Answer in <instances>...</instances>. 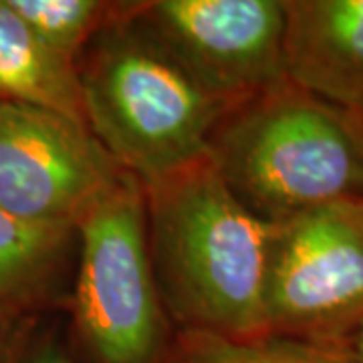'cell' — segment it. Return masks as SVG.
<instances>
[{
  "label": "cell",
  "mask_w": 363,
  "mask_h": 363,
  "mask_svg": "<svg viewBox=\"0 0 363 363\" xmlns=\"http://www.w3.org/2000/svg\"><path fill=\"white\" fill-rule=\"evenodd\" d=\"M26 327V319H0V363H9Z\"/></svg>",
  "instance_id": "cell-14"
},
{
  "label": "cell",
  "mask_w": 363,
  "mask_h": 363,
  "mask_svg": "<svg viewBox=\"0 0 363 363\" xmlns=\"http://www.w3.org/2000/svg\"><path fill=\"white\" fill-rule=\"evenodd\" d=\"M9 363H81L69 345L52 333L39 335L28 325L21 335Z\"/></svg>",
  "instance_id": "cell-13"
},
{
  "label": "cell",
  "mask_w": 363,
  "mask_h": 363,
  "mask_svg": "<svg viewBox=\"0 0 363 363\" xmlns=\"http://www.w3.org/2000/svg\"><path fill=\"white\" fill-rule=\"evenodd\" d=\"M128 2L77 63L87 125L117 164L152 182L208 156L228 107L202 89L133 16Z\"/></svg>",
  "instance_id": "cell-3"
},
{
  "label": "cell",
  "mask_w": 363,
  "mask_h": 363,
  "mask_svg": "<svg viewBox=\"0 0 363 363\" xmlns=\"http://www.w3.org/2000/svg\"><path fill=\"white\" fill-rule=\"evenodd\" d=\"M125 174L85 123L0 101V208L6 212L77 228Z\"/></svg>",
  "instance_id": "cell-7"
},
{
  "label": "cell",
  "mask_w": 363,
  "mask_h": 363,
  "mask_svg": "<svg viewBox=\"0 0 363 363\" xmlns=\"http://www.w3.org/2000/svg\"><path fill=\"white\" fill-rule=\"evenodd\" d=\"M208 160L230 192L271 224L363 198L359 117L289 81L228 109Z\"/></svg>",
  "instance_id": "cell-2"
},
{
  "label": "cell",
  "mask_w": 363,
  "mask_h": 363,
  "mask_svg": "<svg viewBox=\"0 0 363 363\" xmlns=\"http://www.w3.org/2000/svg\"><path fill=\"white\" fill-rule=\"evenodd\" d=\"M77 248V228L37 224L0 208V319H26L49 303Z\"/></svg>",
  "instance_id": "cell-9"
},
{
  "label": "cell",
  "mask_w": 363,
  "mask_h": 363,
  "mask_svg": "<svg viewBox=\"0 0 363 363\" xmlns=\"http://www.w3.org/2000/svg\"><path fill=\"white\" fill-rule=\"evenodd\" d=\"M142 184L150 259L174 327L233 341L269 337L279 224L250 212L208 156Z\"/></svg>",
  "instance_id": "cell-1"
},
{
  "label": "cell",
  "mask_w": 363,
  "mask_h": 363,
  "mask_svg": "<svg viewBox=\"0 0 363 363\" xmlns=\"http://www.w3.org/2000/svg\"><path fill=\"white\" fill-rule=\"evenodd\" d=\"M172 363H357L350 351L281 337L250 341L178 331Z\"/></svg>",
  "instance_id": "cell-12"
},
{
  "label": "cell",
  "mask_w": 363,
  "mask_h": 363,
  "mask_svg": "<svg viewBox=\"0 0 363 363\" xmlns=\"http://www.w3.org/2000/svg\"><path fill=\"white\" fill-rule=\"evenodd\" d=\"M0 101L49 109L87 125L77 65L51 51L9 0H0Z\"/></svg>",
  "instance_id": "cell-10"
},
{
  "label": "cell",
  "mask_w": 363,
  "mask_h": 363,
  "mask_svg": "<svg viewBox=\"0 0 363 363\" xmlns=\"http://www.w3.org/2000/svg\"><path fill=\"white\" fill-rule=\"evenodd\" d=\"M363 327V198L279 224L267 285V333L345 350Z\"/></svg>",
  "instance_id": "cell-5"
},
{
  "label": "cell",
  "mask_w": 363,
  "mask_h": 363,
  "mask_svg": "<svg viewBox=\"0 0 363 363\" xmlns=\"http://www.w3.org/2000/svg\"><path fill=\"white\" fill-rule=\"evenodd\" d=\"M283 9L286 81L363 117V0H283Z\"/></svg>",
  "instance_id": "cell-8"
},
{
  "label": "cell",
  "mask_w": 363,
  "mask_h": 363,
  "mask_svg": "<svg viewBox=\"0 0 363 363\" xmlns=\"http://www.w3.org/2000/svg\"><path fill=\"white\" fill-rule=\"evenodd\" d=\"M133 16L228 107L286 81L283 0H150Z\"/></svg>",
  "instance_id": "cell-6"
},
{
  "label": "cell",
  "mask_w": 363,
  "mask_h": 363,
  "mask_svg": "<svg viewBox=\"0 0 363 363\" xmlns=\"http://www.w3.org/2000/svg\"><path fill=\"white\" fill-rule=\"evenodd\" d=\"M11 9L51 51L77 65L89 43L128 2L109 0H9Z\"/></svg>",
  "instance_id": "cell-11"
},
{
  "label": "cell",
  "mask_w": 363,
  "mask_h": 363,
  "mask_svg": "<svg viewBox=\"0 0 363 363\" xmlns=\"http://www.w3.org/2000/svg\"><path fill=\"white\" fill-rule=\"evenodd\" d=\"M359 121H362V125H363V117H359Z\"/></svg>",
  "instance_id": "cell-16"
},
{
  "label": "cell",
  "mask_w": 363,
  "mask_h": 363,
  "mask_svg": "<svg viewBox=\"0 0 363 363\" xmlns=\"http://www.w3.org/2000/svg\"><path fill=\"white\" fill-rule=\"evenodd\" d=\"M176 337L150 259L143 184L125 174L77 224L69 347L81 363H172Z\"/></svg>",
  "instance_id": "cell-4"
},
{
  "label": "cell",
  "mask_w": 363,
  "mask_h": 363,
  "mask_svg": "<svg viewBox=\"0 0 363 363\" xmlns=\"http://www.w3.org/2000/svg\"><path fill=\"white\" fill-rule=\"evenodd\" d=\"M347 351L355 357V362L363 363V327L351 337L350 345H347Z\"/></svg>",
  "instance_id": "cell-15"
}]
</instances>
